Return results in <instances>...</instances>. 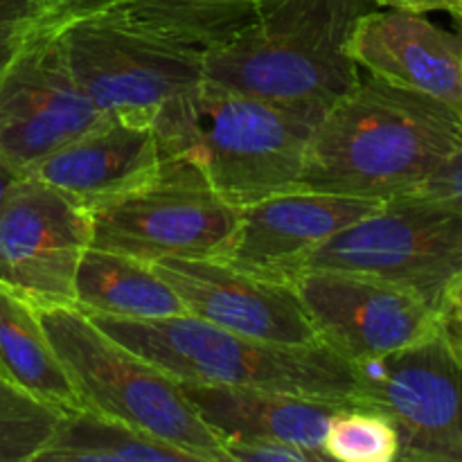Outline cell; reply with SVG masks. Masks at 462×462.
Returning a JSON list of instances; mask_svg holds the SVG:
<instances>
[{
	"label": "cell",
	"instance_id": "24",
	"mask_svg": "<svg viewBox=\"0 0 462 462\" xmlns=\"http://www.w3.org/2000/svg\"><path fill=\"white\" fill-rule=\"evenodd\" d=\"M59 411L0 377V462H36Z\"/></svg>",
	"mask_w": 462,
	"mask_h": 462
},
{
	"label": "cell",
	"instance_id": "28",
	"mask_svg": "<svg viewBox=\"0 0 462 462\" xmlns=\"http://www.w3.org/2000/svg\"><path fill=\"white\" fill-rule=\"evenodd\" d=\"M458 0H374L377 7L400 9V12L427 14V12H451Z\"/></svg>",
	"mask_w": 462,
	"mask_h": 462
},
{
	"label": "cell",
	"instance_id": "23",
	"mask_svg": "<svg viewBox=\"0 0 462 462\" xmlns=\"http://www.w3.org/2000/svg\"><path fill=\"white\" fill-rule=\"evenodd\" d=\"M104 0H0V77L34 41L54 34L68 21Z\"/></svg>",
	"mask_w": 462,
	"mask_h": 462
},
{
	"label": "cell",
	"instance_id": "16",
	"mask_svg": "<svg viewBox=\"0 0 462 462\" xmlns=\"http://www.w3.org/2000/svg\"><path fill=\"white\" fill-rule=\"evenodd\" d=\"M161 162L153 126L106 117L45 156L30 174L93 212L147 183Z\"/></svg>",
	"mask_w": 462,
	"mask_h": 462
},
{
	"label": "cell",
	"instance_id": "17",
	"mask_svg": "<svg viewBox=\"0 0 462 462\" xmlns=\"http://www.w3.org/2000/svg\"><path fill=\"white\" fill-rule=\"evenodd\" d=\"M183 393L203 422L221 442L233 438L275 440L300 447L328 460L323 451L329 420L341 406L337 402L291 395L257 388L212 386V383L180 382Z\"/></svg>",
	"mask_w": 462,
	"mask_h": 462
},
{
	"label": "cell",
	"instance_id": "2",
	"mask_svg": "<svg viewBox=\"0 0 462 462\" xmlns=\"http://www.w3.org/2000/svg\"><path fill=\"white\" fill-rule=\"evenodd\" d=\"M374 0H269L251 23L203 50V79L323 117L361 81L350 39Z\"/></svg>",
	"mask_w": 462,
	"mask_h": 462
},
{
	"label": "cell",
	"instance_id": "10",
	"mask_svg": "<svg viewBox=\"0 0 462 462\" xmlns=\"http://www.w3.org/2000/svg\"><path fill=\"white\" fill-rule=\"evenodd\" d=\"M93 242L90 212L32 174L0 203V282L36 310L75 307V275Z\"/></svg>",
	"mask_w": 462,
	"mask_h": 462
},
{
	"label": "cell",
	"instance_id": "13",
	"mask_svg": "<svg viewBox=\"0 0 462 462\" xmlns=\"http://www.w3.org/2000/svg\"><path fill=\"white\" fill-rule=\"evenodd\" d=\"M152 266L194 319L280 346L320 343L291 284L257 278L219 257H165Z\"/></svg>",
	"mask_w": 462,
	"mask_h": 462
},
{
	"label": "cell",
	"instance_id": "20",
	"mask_svg": "<svg viewBox=\"0 0 462 462\" xmlns=\"http://www.w3.org/2000/svg\"><path fill=\"white\" fill-rule=\"evenodd\" d=\"M266 3L269 0H104L131 25L201 52L242 30Z\"/></svg>",
	"mask_w": 462,
	"mask_h": 462
},
{
	"label": "cell",
	"instance_id": "22",
	"mask_svg": "<svg viewBox=\"0 0 462 462\" xmlns=\"http://www.w3.org/2000/svg\"><path fill=\"white\" fill-rule=\"evenodd\" d=\"M323 451L328 460L393 462L400 456V436L379 411L346 404L329 420Z\"/></svg>",
	"mask_w": 462,
	"mask_h": 462
},
{
	"label": "cell",
	"instance_id": "8",
	"mask_svg": "<svg viewBox=\"0 0 462 462\" xmlns=\"http://www.w3.org/2000/svg\"><path fill=\"white\" fill-rule=\"evenodd\" d=\"M93 242L153 264L165 257H224L239 224L194 162L162 158L156 174L134 192L90 212Z\"/></svg>",
	"mask_w": 462,
	"mask_h": 462
},
{
	"label": "cell",
	"instance_id": "5",
	"mask_svg": "<svg viewBox=\"0 0 462 462\" xmlns=\"http://www.w3.org/2000/svg\"><path fill=\"white\" fill-rule=\"evenodd\" d=\"M41 323L84 409L176 447L197 462H228L179 379L117 343L77 307L39 310Z\"/></svg>",
	"mask_w": 462,
	"mask_h": 462
},
{
	"label": "cell",
	"instance_id": "29",
	"mask_svg": "<svg viewBox=\"0 0 462 462\" xmlns=\"http://www.w3.org/2000/svg\"><path fill=\"white\" fill-rule=\"evenodd\" d=\"M18 176H21V174H16V171H14L12 167H9L7 162L0 158V203H3L5 194L9 192V188H12L14 180H16Z\"/></svg>",
	"mask_w": 462,
	"mask_h": 462
},
{
	"label": "cell",
	"instance_id": "18",
	"mask_svg": "<svg viewBox=\"0 0 462 462\" xmlns=\"http://www.w3.org/2000/svg\"><path fill=\"white\" fill-rule=\"evenodd\" d=\"M75 307L88 316L162 320L185 316L179 293L152 264L106 248L88 246L75 275Z\"/></svg>",
	"mask_w": 462,
	"mask_h": 462
},
{
	"label": "cell",
	"instance_id": "30",
	"mask_svg": "<svg viewBox=\"0 0 462 462\" xmlns=\"http://www.w3.org/2000/svg\"><path fill=\"white\" fill-rule=\"evenodd\" d=\"M451 16H454V21L458 23V30H460V36H462V0H458V3L454 5V9H451Z\"/></svg>",
	"mask_w": 462,
	"mask_h": 462
},
{
	"label": "cell",
	"instance_id": "9",
	"mask_svg": "<svg viewBox=\"0 0 462 462\" xmlns=\"http://www.w3.org/2000/svg\"><path fill=\"white\" fill-rule=\"evenodd\" d=\"M355 402L386 415L402 462H462V368L440 337L359 361Z\"/></svg>",
	"mask_w": 462,
	"mask_h": 462
},
{
	"label": "cell",
	"instance_id": "6",
	"mask_svg": "<svg viewBox=\"0 0 462 462\" xmlns=\"http://www.w3.org/2000/svg\"><path fill=\"white\" fill-rule=\"evenodd\" d=\"M59 41L81 93L108 117L152 126L170 99L203 81L201 50L149 34L104 3L68 21Z\"/></svg>",
	"mask_w": 462,
	"mask_h": 462
},
{
	"label": "cell",
	"instance_id": "4",
	"mask_svg": "<svg viewBox=\"0 0 462 462\" xmlns=\"http://www.w3.org/2000/svg\"><path fill=\"white\" fill-rule=\"evenodd\" d=\"M90 319L102 332L179 382L356 404L355 365L325 343L280 346L215 328L189 314L162 320Z\"/></svg>",
	"mask_w": 462,
	"mask_h": 462
},
{
	"label": "cell",
	"instance_id": "25",
	"mask_svg": "<svg viewBox=\"0 0 462 462\" xmlns=\"http://www.w3.org/2000/svg\"><path fill=\"white\" fill-rule=\"evenodd\" d=\"M228 462H320L319 456L300 447L275 440H246L233 438L224 442Z\"/></svg>",
	"mask_w": 462,
	"mask_h": 462
},
{
	"label": "cell",
	"instance_id": "1",
	"mask_svg": "<svg viewBox=\"0 0 462 462\" xmlns=\"http://www.w3.org/2000/svg\"><path fill=\"white\" fill-rule=\"evenodd\" d=\"M460 144L454 108L361 77L316 122L298 188L388 201L420 188Z\"/></svg>",
	"mask_w": 462,
	"mask_h": 462
},
{
	"label": "cell",
	"instance_id": "19",
	"mask_svg": "<svg viewBox=\"0 0 462 462\" xmlns=\"http://www.w3.org/2000/svg\"><path fill=\"white\" fill-rule=\"evenodd\" d=\"M0 377L59 413L84 409L39 310L0 282Z\"/></svg>",
	"mask_w": 462,
	"mask_h": 462
},
{
	"label": "cell",
	"instance_id": "7",
	"mask_svg": "<svg viewBox=\"0 0 462 462\" xmlns=\"http://www.w3.org/2000/svg\"><path fill=\"white\" fill-rule=\"evenodd\" d=\"M305 269L373 275L436 310L462 275V210L415 194L388 199L329 237Z\"/></svg>",
	"mask_w": 462,
	"mask_h": 462
},
{
	"label": "cell",
	"instance_id": "12",
	"mask_svg": "<svg viewBox=\"0 0 462 462\" xmlns=\"http://www.w3.org/2000/svg\"><path fill=\"white\" fill-rule=\"evenodd\" d=\"M106 117L77 86L59 32L34 41L0 77V158L21 176Z\"/></svg>",
	"mask_w": 462,
	"mask_h": 462
},
{
	"label": "cell",
	"instance_id": "26",
	"mask_svg": "<svg viewBox=\"0 0 462 462\" xmlns=\"http://www.w3.org/2000/svg\"><path fill=\"white\" fill-rule=\"evenodd\" d=\"M409 194L431 199V201H440L445 206L462 210V144L445 165L438 167L420 188H415Z\"/></svg>",
	"mask_w": 462,
	"mask_h": 462
},
{
	"label": "cell",
	"instance_id": "11",
	"mask_svg": "<svg viewBox=\"0 0 462 462\" xmlns=\"http://www.w3.org/2000/svg\"><path fill=\"white\" fill-rule=\"evenodd\" d=\"M320 343L350 364L438 337L436 310L413 291L364 273L305 269L293 278Z\"/></svg>",
	"mask_w": 462,
	"mask_h": 462
},
{
	"label": "cell",
	"instance_id": "14",
	"mask_svg": "<svg viewBox=\"0 0 462 462\" xmlns=\"http://www.w3.org/2000/svg\"><path fill=\"white\" fill-rule=\"evenodd\" d=\"M379 203L302 188L273 194L239 208L237 230L219 260L257 278L291 284L329 237Z\"/></svg>",
	"mask_w": 462,
	"mask_h": 462
},
{
	"label": "cell",
	"instance_id": "21",
	"mask_svg": "<svg viewBox=\"0 0 462 462\" xmlns=\"http://www.w3.org/2000/svg\"><path fill=\"white\" fill-rule=\"evenodd\" d=\"M36 462H197L189 454L90 409L59 413Z\"/></svg>",
	"mask_w": 462,
	"mask_h": 462
},
{
	"label": "cell",
	"instance_id": "27",
	"mask_svg": "<svg viewBox=\"0 0 462 462\" xmlns=\"http://www.w3.org/2000/svg\"><path fill=\"white\" fill-rule=\"evenodd\" d=\"M436 325L440 341L445 343L447 350L462 368V275L438 302Z\"/></svg>",
	"mask_w": 462,
	"mask_h": 462
},
{
	"label": "cell",
	"instance_id": "3",
	"mask_svg": "<svg viewBox=\"0 0 462 462\" xmlns=\"http://www.w3.org/2000/svg\"><path fill=\"white\" fill-rule=\"evenodd\" d=\"M320 117L203 79L153 117L162 158H185L212 188L244 208L298 189Z\"/></svg>",
	"mask_w": 462,
	"mask_h": 462
},
{
	"label": "cell",
	"instance_id": "15",
	"mask_svg": "<svg viewBox=\"0 0 462 462\" xmlns=\"http://www.w3.org/2000/svg\"><path fill=\"white\" fill-rule=\"evenodd\" d=\"M350 54L374 79L440 99L462 116V36L424 14L370 9L352 32Z\"/></svg>",
	"mask_w": 462,
	"mask_h": 462
}]
</instances>
